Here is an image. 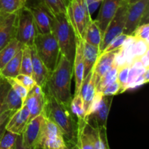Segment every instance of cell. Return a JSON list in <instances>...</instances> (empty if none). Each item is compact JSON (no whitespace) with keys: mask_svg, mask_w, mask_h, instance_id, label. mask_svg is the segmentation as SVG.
<instances>
[{"mask_svg":"<svg viewBox=\"0 0 149 149\" xmlns=\"http://www.w3.org/2000/svg\"><path fill=\"white\" fill-rule=\"evenodd\" d=\"M43 90L45 96L43 114L59 127L66 142L77 143V122L70 110L69 105L61 103L47 90Z\"/></svg>","mask_w":149,"mask_h":149,"instance_id":"obj_1","label":"cell"},{"mask_svg":"<svg viewBox=\"0 0 149 149\" xmlns=\"http://www.w3.org/2000/svg\"><path fill=\"white\" fill-rule=\"evenodd\" d=\"M72 77L73 64L61 54L56 67L49 74L44 90L61 103L69 105L73 97L71 92Z\"/></svg>","mask_w":149,"mask_h":149,"instance_id":"obj_2","label":"cell"},{"mask_svg":"<svg viewBox=\"0 0 149 149\" xmlns=\"http://www.w3.org/2000/svg\"><path fill=\"white\" fill-rule=\"evenodd\" d=\"M51 32L58 42L61 54L73 64L77 39L67 15L53 16Z\"/></svg>","mask_w":149,"mask_h":149,"instance_id":"obj_3","label":"cell"},{"mask_svg":"<svg viewBox=\"0 0 149 149\" xmlns=\"http://www.w3.org/2000/svg\"><path fill=\"white\" fill-rule=\"evenodd\" d=\"M33 47L36 54L49 72L53 71L58 62L61 52L58 42L52 32L45 34L37 33Z\"/></svg>","mask_w":149,"mask_h":149,"instance_id":"obj_4","label":"cell"},{"mask_svg":"<svg viewBox=\"0 0 149 149\" xmlns=\"http://www.w3.org/2000/svg\"><path fill=\"white\" fill-rule=\"evenodd\" d=\"M67 16L74 29L77 39L82 40L86 28L92 20L84 0H70Z\"/></svg>","mask_w":149,"mask_h":149,"instance_id":"obj_5","label":"cell"},{"mask_svg":"<svg viewBox=\"0 0 149 149\" xmlns=\"http://www.w3.org/2000/svg\"><path fill=\"white\" fill-rule=\"evenodd\" d=\"M37 35L33 16L27 5L17 13L15 39L23 45L31 47Z\"/></svg>","mask_w":149,"mask_h":149,"instance_id":"obj_6","label":"cell"},{"mask_svg":"<svg viewBox=\"0 0 149 149\" xmlns=\"http://www.w3.org/2000/svg\"><path fill=\"white\" fill-rule=\"evenodd\" d=\"M65 140L59 127L45 116L36 149H65Z\"/></svg>","mask_w":149,"mask_h":149,"instance_id":"obj_7","label":"cell"},{"mask_svg":"<svg viewBox=\"0 0 149 149\" xmlns=\"http://www.w3.org/2000/svg\"><path fill=\"white\" fill-rule=\"evenodd\" d=\"M127 8L128 4L122 1L120 7H119L115 15L111 19L109 24L108 25L106 31L103 33L101 44L99 47L100 53L104 51V49L107 47L108 45L110 44L112 40L123 33L125 23H126Z\"/></svg>","mask_w":149,"mask_h":149,"instance_id":"obj_8","label":"cell"},{"mask_svg":"<svg viewBox=\"0 0 149 149\" xmlns=\"http://www.w3.org/2000/svg\"><path fill=\"white\" fill-rule=\"evenodd\" d=\"M148 4L149 0H139L128 5L123 33L131 35L138 26L144 24V19L148 21Z\"/></svg>","mask_w":149,"mask_h":149,"instance_id":"obj_9","label":"cell"},{"mask_svg":"<svg viewBox=\"0 0 149 149\" xmlns=\"http://www.w3.org/2000/svg\"><path fill=\"white\" fill-rule=\"evenodd\" d=\"M44 120L45 116L42 113L31 119L28 123L21 135L23 145L27 148L36 149L42 132Z\"/></svg>","mask_w":149,"mask_h":149,"instance_id":"obj_10","label":"cell"},{"mask_svg":"<svg viewBox=\"0 0 149 149\" xmlns=\"http://www.w3.org/2000/svg\"><path fill=\"white\" fill-rule=\"evenodd\" d=\"M113 96L102 95L95 110L87 117V121L93 126L106 128Z\"/></svg>","mask_w":149,"mask_h":149,"instance_id":"obj_11","label":"cell"},{"mask_svg":"<svg viewBox=\"0 0 149 149\" xmlns=\"http://www.w3.org/2000/svg\"><path fill=\"white\" fill-rule=\"evenodd\" d=\"M27 7L33 16L38 34L51 33L53 16L45 7L37 3Z\"/></svg>","mask_w":149,"mask_h":149,"instance_id":"obj_12","label":"cell"},{"mask_svg":"<svg viewBox=\"0 0 149 149\" xmlns=\"http://www.w3.org/2000/svg\"><path fill=\"white\" fill-rule=\"evenodd\" d=\"M45 103V92L43 89L36 84L29 92L23 105H26L30 112V120L43 113Z\"/></svg>","mask_w":149,"mask_h":149,"instance_id":"obj_13","label":"cell"},{"mask_svg":"<svg viewBox=\"0 0 149 149\" xmlns=\"http://www.w3.org/2000/svg\"><path fill=\"white\" fill-rule=\"evenodd\" d=\"M30 121V112L26 105L15 111L10 116L6 124V130L16 134L22 135Z\"/></svg>","mask_w":149,"mask_h":149,"instance_id":"obj_14","label":"cell"},{"mask_svg":"<svg viewBox=\"0 0 149 149\" xmlns=\"http://www.w3.org/2000/svg\"><path fill=\"white\" fill-rule=\"evenodd\" d=\"M119 49L120 48H118L109 52H103L100 54L93 68L96 85L102 77L115 65V59Z\"/></svg>","mask_w":149,"mask_h":149,"instance_id":"obj_15","label":"cell"},{"mask_svg":"<svg viewBox=\"0 0 149 149\" xmlns=\"http://www.w3.org/2000/svg\"><path fill=\"white\" fill-rule=\"evenodd\" d=\"M123 0H103L98 16L96 19L102 34L106 31L108 25L116 14Z\"/></svg>","mask_w":149,"mask_h":149,"instance_id":"obj_16","label":"cell"},{"mask_svg":"<svg viewBox=\"0 0 149 149\" xmlns=\"http://www.w3.org/2000/svg\"><path fill=\"white\" fill-rule=\"evenodd\" d=\"M17 13L1 16L0 20V50L15 38Z\"/></svg>","mask_w":149,"mask_h":149,"instance_id":"obj_17","label":"cell"},{"mask_svg":"<svg viewBox=\"0 0 149 149\" xmlns=\"http://www.w3.org/2000/svg\"><path fill=\"white\" fill-rule=\"evenodd\" d=\"M31 52L32 61V77L34 79L36 84L44 90L46 87L47 81L50 72L36 54L33 45L31 47Z\"/></svg>","mask_w":149,"mask_h":149,"instance_id":"obj_18","label":"cell"},{"mask_svg":"<svg viewBox=\"0 0 149 149\" xmlns=\"http://www.w3.org/2000/svg\"><path fill=\"white\" fill-rule=\"evenodd\" d=\"M96 93H97V90H96L95 79V76L93 74V70L92 69V71L84 77L79 93L82 97L83 102H84L86 119H87V113H88L90 106L93 103Z\"/></svg>","mask_w":149,"mask_h":149,"instance_id":"obj_19","label":"cell"},{"mask_svg":"<svg viewBox=\"0 0 149 149\" xmlns=\"http://www.w3.org/2000/svg\"><path fill=\"white\" fill-rule=\"evenodd\" d=\"M73 74L75 80V90L74 95H77L80 93L81 84L84 79V65L82 57L81 50V40H77V47L73 63Z\"/></svg>","mask_w":149,"mask_h":149,"instance_id":"obj_20","label":"cell"},{"mask_svg":"<svg viewBox=\"0 0 149 149\" xmlns=\"http://www.w3.org/2000/svg\"><path fill=\"white\" fill-rule=\"evenodd\" d=\"M84 129L90 136L95 149H111L108 141L106 128L93 126L86 120L84 123Z\"/></svg>","mask_w":149,"mask_h":149,"instance_id":"obj_21","label":"cell"},{"mask_svg":"<svg viewBox=\"0 0 149 149\" xmlns=\"http://www.w3.org/2000/svg\"><path fill=\"white\" fill-rule=\"evenodd\" d=\"M81 50L84 65V77L92 71L95 63L97 61L100 51L99 47H95L90 44L81 40Z\"/></svg>","mask_w":149,"mask_h":149,"instance_id":"obj_22","label":"cell"},{"mask_svg":"<svg viewBox=\"0 0 149 149\" xmlns=\"http://www.w3.org/2000/svg\"><path fill=\"white\" fill-rule=\"evenodd\" d=\"M23 47V45L15 38L0 50V70L21 50Z\"/></svg>","mask_w":149,"mask_h":149,"instance_id":"obj_23","label":"cell"},{"mask_svg":"<svg viewBox=\"0 0 149 149\" xmlns=\"http://www.w3.org/2000/svg\"><path fill=\"white\" fill-rule=\"evenodd\" d=\"M36 3L45 7L52 16L67 15L70 0H36Z\"/></svg>","mask_w":149,"mask_h":149,"instance_id":"obj_24","label":"cell"},{"mask_svg":"<svg viewBox=\"0 0 149 149\" xmlns=\"http://www.w3.org/2000/svg\"><path fill=\"white\" fill-rule=\"evenodd\" d=\"M102 38L103 34L100 31L97 22L95 20L92 19L86 28L83 40L93 46L99 47L101 44Z\"/></svg>","mask_w":149,"mask_h":149,"instance_id":"obj_25","label":"cell"},{"mask_svg":"<svg viewBox=\"0 0 149 149\" xmlns=\"http://www.w3.org/2000/svg\"><path fill=\"white\" fill-rule=\"evenodd\" d=\"M21 58L22 49L0 70V75L5 79L15 78L20 74Z\"/></svg>","mask_w":149,"mask_h":149,"instance_id":"obj_26","label":"cell"},{"mask_svg":"<svg viewBox=\"0 0 149 149\" xmlns=\"http://www.w3.org/2000/svg\"><path fill=\"white\" fill-rule=\"evenodd\" d=\"M28 0H0V15L17 13L27 5Z\"/></svg>","mask_w":149,"mask_h":149,"instance_id":"obj_27","label":"cell"},{"mask_svg":"<svg viewBox=\"0 0 149 149\" xmlns=\"http://www.w3.org/2000/svg\"><path fill=\"white\" fill-rule=\"evenodd\" d=\"M85 121L77 122V145L79 149H95L90 136L84 129V123Z\"/></svg>","mask_w":149,"mask_h":149,"instance_id":"obj_28","label":"cell"},{"mask_svg":"<svg viewBox=\"0 0 149 149\" xmlns=\"http://www.w3.org/2000/svg\"><path fill=\"white\" fill-rule=\"evenodd\" d=\"M70 110L74 116L77 118L78 121H84L86 119L85 110L84 107V102L81 94L74 95L69 104Z\"/></svg>","mask_w":149,"mask_h":149,"instance_id":"obj_29","label":"cell"},{"mask_svg":"<svg viewBox=\"0 0 149 149\" xmlns=\"http://www.w3.org/2000/svg\"><path fill=\"white\" fill-rule=\"evenodd\" d=\"M20 74L32 77V61L31 47L26 46V45H23V48H22Z\"/></svg>","mask_w":149,"mask_h":149,"instance_id":"obj_30","label":"cell"},{"mask_svg":"<svg viewBox=\"0 0 149 149\" xmlns=\"http://www.w3.org/2000/svg\"><path fill=\"white\" fill-rule=\"evenodd\" d=\"M23 103L20 96L10 87L8 92H7L5 98V106L7 110L15 111L20 109L23 106Z\"/></svg>","mask_w":149,"mask_h":149,"instance_id":"obj_31","label":"cell"},{"mask_svg":"<svg viewBox=\"0 0 149 149\" xmlns=\"http://www.w3.org/2000/svg\"><path fill=\"white\" fill-rule=\"evenodd\" d=\"M117 70L118 66L117 65L115 64L113 68L111 70H109L102 77L101 79L99 81V82L96 85V90H97V92L100 93L105 87H106L108 85H109L111 83H113V81H116V78H117Z\"/></svg>","mask_w":149,"mask_h":149,"instance_id":"obj_32","label":"cell"},{"mask_svg":"<svg viewBox=\"0 0 149 149\" xmlns=\"http://www.w3.org/2000/svg\"><path fill=\"white\" fill-rule=\"evenodd\" d=\"M130 67V65L127 63L123 64L120 66H118L116 80H117L118 82L121 85V87H122V93L125 92V87H126L127 83Z\"/></svg>","mask_w":149,"mask_h":149,"instance_id":"obj_33","label":"cell"},{"mask_svg":"<svg viewBox=\"0 0 149 149\" xmlns=\"http://www.w3.org/2000/svg\"><path fill=\"white\" fill-rule=\"evenodd\" d=\"M10 88V85L7 80L0 75V114L7 111L5 106V98Z\"/></svg>","mask_w":149,"mask_h":149,"instance_id":"obj_34","label":"cell"},{"mask_svg":"<svg viewBox=\"0 0 149 149\" xmlns=\"http://www.w3.org/2000/svg\"><path fill=\"white\" fill-rule=\"evenodd\" d=\"M131 35L136 39L143 41L149 44V24L144 23L140 25L135 29Z\"/></svg>","mask_w":149,"mask_h":149,"instance_id":"obj_35","label":"cell"},{"mask_svg":"<svg viewBox=\"0 0 149 149\" xmlns=\"http://www.w3.org/2000/svg\"><path fill=\"white\" fill-rule=\"evenodd\" d=\"M17 135L9 131H5L0 141V149H10L14 148Z\"/></svg>","mask_w":149,"mask_h":149,"instance_id":"obj_36","label":"cell"},{"mask_svg":"<svg viewBox=\"0 0 149 149\" xmlns=\"http://www.w3.org/2000/svg\"><path fill=\"white\" fill-rule=\"evenodd\" d=\"M6 79L7 80L8 83L10 84V87L20 96L22 101L24 103L25 100H26V97H27L28 94H29V90L26 88H25L23 86H22L15 78H8Z\"/></svg>","mask_w":149,"mask_h":149,"instance_id":"obj_37","label":"cell"},{"mask_svg":"<svg viewBox=\"0 0 149 149\" xmlns=\"http://www.w3.org/2000/svg\"><path fill=\"white\" fill-rule=\"evenodd\" d=\"M16 80L21 84L22 86L27 89L29 92L34 87L35 84H36L35 81L34 79L32 77L29 75H26V74H20L18 76L15 77Z\"/></svg>","mask_w":149,"mask_h":149,"instance_id":"obj_38","label":"cell"},{"mask_svg":"<svg viewBox=\"0 0 149 149\" xmlns=\"http://www.w3.org/2000/svg\"><path fill=\"white\" fill-rule=\"evenodd\" d=\"M129 36L130 35H127L125 33H122L121 35L118 36L117 37L115 38L113 40H112L110 42V44L108 45L107 47L104 49L103 52H109V51L120 48L123 45V44L125 43V42L127 40V39Z\"/></svg>","mask_w":149,"mask_h":149,"instance_id":"obj_39","label":"cell"},{"mask_svg":"<svg viewBox=\"0 0 149 149\" xmlns=\"http://www.w3.org/2000/svg\"><path fill=\"white\" fill-rule=\"evenodd\" d=\"M100 93H102L103 95L114 96L116 95L122 93V87L117 80H116L113 83L105 87Z\"/></svg>","mask_w":149,"mask_h":149,"instance_id":"obj_40","label":"cell"},{"mask_svg":"<svg viewBox=\"0 0 149 149\" xmlns=\"http://www.w3.org/2000/svg\"><path fill=\"white\" fill-rule=\"evenodd\" d=\"M149 81V68H147L145 71V72L143 74H141L132 84H131L129 87H127V90H133V89L137 88L138 87H140L141 85L148 83Z\"/></svg>","mask_w":149,"mask_h":149,"instance_id":"obj_41","label":"cell"},{"mask_svg":"<svg viewBox=\"0 0 149 149\" xmlns=\"http://www.w3.org/2000/svg\"><path fill=\"white\" fill-rule=\"evenodd\" d=\"M84 1H85L88 13L91 15L96 10L97 6L103 1V0H84Z\"/></svg>","mask_w":149,"mask_h":149,"instance_id":"obj_42","label":"cell"},{"mask_svg":"<svg viewBox=\"0 0 149 149\" xmlns=\"http://www.w3.org/2000/svg\"><path fill=\"white\" fill-rule=\"evenodd\" d=\"M14 112L15 111H13L7 110L6 111L3 112L1 114H0V127H1L4 122H6L8 120L9 118L10 117V116H11Z\"/></svg>","mask_w":149,"mask_h":149,"instance_id":"obj_43","label":"cell"},{"mask_svg":"<svg viewBox=\"0 0 149 149\" xmlns=\"http://www.w3.org/2000/svg\"><path fill=\"white\" fill-rule=\"evenodd\" d=\"M140 61H141V63L143 64L145 68H149L148 64H149V61H148V50L146 51L143 55H141L139 58Z\"/></svg>","mask_w":149,"mask_h":149,"instance_id":"obj_44","label":"cell"},{"mask_svg":"<svg viewBox=\"0 0 149 149\" xmlns=\"http://www.w3.org/2000/svg\"><path fill=\"white\" fill-rule=\"evenodd\" d=\"M15 149H29L26 148V146H24L23 143V140H22V135H17V139H16L15 143L14 146Z\"/></svg>","mask_w":149,"mask_h":149,"instance_id":"obj_45","label":"cell"},{"mask_svg":"<svg viewBox=\"0 0 149 149\" xmlns=\"http://www.w3.org/2000/svg\"><path fill=\"white\" fill-rule=\"evenodd\" d=\"M65 143H66V146H65V149H79L77 143H74L66 142V141H65Z\"/></svg>","mask_w":149,"mask_h":149,"instance_id":"obj_46","label":"cell"},{"mask_svg":"<svg viewBox=\"0 0 149 149\" xmlns=\"http://www.w3.org/2000/svg\"><path fill=\"white\" fill-rule=\"evenodd\" d=\"M7 121L6 122H4V123L3 124L1 127H0V141H1V138H2L3 135H4V132H5V131H6V124H7Z\"/></svg>","mask_w":149,"mask_h":149,"instance_id":"obj_47","label":"cell"},{"mask_svg":"<svg viewBox=\"0 0 149 149\" xmlns=\"http://www.w3.org/2000/svg\"><path fill=\"white\" fill-rule=\"evenodd\" d=\"M123 1H125V3H127L128 5H130V4H134V3L137 2V1H138L139 0H123Z\"/></svg>","mask_w":149,"mask_h":149,"instance_id":"obj_48","label":"cell"},{"mask_svg":"<svg viewBox=\"0 0 149 149\" xmlns=\"http://www.w3.org/2000/svg\"><path fill=\"white\" fill-rule=\"evenodd\" d=\"M1 16L0 15V20H1Z\"/></svg>","mask_w":149,"mask_h":149,"instance_id":"obj_49","label":"cell"},{"mask_svg":"<svg viewBox=\"0 0 149 149\" xmlns=\"http://www.w3.org/2000/svg\"><path fill=\"white\" fill-rule=\"evenodd\" d=\"M10 149H15L14 148H10Z\"/></svg>","mask_w":149,"mask_h":149,"instance_id":"obj_50","label":"cell"}]
</instances>
